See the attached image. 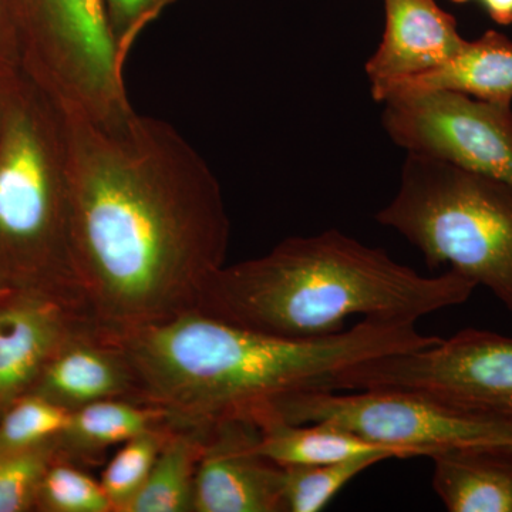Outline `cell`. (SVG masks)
Instances as JSON below:
<instances>
[{
  "label": "cell",
  "instance_id": "obj_1",
  "mask_svg": "<svg viewBox=\"0 0 512 512\" xmlns=\"http://www.w3.org/2000/svg\"><path fill=\"white\" fill-rule=\"evenodd\" d=\"M66 126L89 318L119 335L194 311L231 235L210 165L170 123L134 110L109 121L66 116Z\"/></svg>",
  "mask_w": 512,
  "mask_h": 512
},
{
  "label": "cell",
  "instance_id": "obj_2",
  "mask_svg": "<svg viewBox=\"0 0 512 512\" xmlns=\"http://www.w3.org/2000/svg\"><path fill=\"white\" fill-rule=\"evenodd\" d=\"M109 336L133 372L134 400L185 424L255 423L293 394L338 390L340 373L357 363L440 340L416 323L379 319L326 338L284 339L198 311Z\"/></svg>",
  "mask_w": 512,
  "mask_h": 512
},
{
  "label": "cell",
  "instance_id": "obj_3",
  "mask_svg": "<svg viewBox=\"0 0 512 512\" xmlns=\"http://www.w3.org/2000/svg\"><path fill=\"white\" fill-rule=\"evenodd\" d=\"M476 288L451 269L421 276L382 249L329 229L222 266L194 311L276 338L308 340L342 332L352 316L416 323L463 305Z\"/></svg>",
  "mask_w": 512,
  "mask_h": 512
},
{
  "label": "cell",
  "instance_id": "obj_4",
  "mask_svg": "<svg viewBox=\"0 0 512 512\" xmlns=\"http://www.w3.org/2000/svg\"><path fill=\"white\" fill-rule=\"evenodd\" d=\"M33 295L87 315L73 247L66 116L8 80L0 133V298Z\"/></svg>",
  "mask_w": 512,
  "mask_h": 512
},
{
  "label": "cell",
  "instance_id": "obj_5",
  "mask_svg": "<svg viewBox=\"0 0 512 512\" xmlns=\"http://www.w3.org/2000/svg\"><path fill=\"white\" fill-rule=\"evenodd\" d=\"M376 220L402 234L430 268L447 265L512 315V185L407 153L399 191Z\"/></svg>",
  "mask_w": 512,
  "mask_h": 512
},
{
  "label": "cell",
  "instance_id": "obj_6",
  "mask_svg": "<svg viewBox=\"0 0 512 512\" xmlns=\"http://www.w3.org/2000/svg\"><path fill=\"white\" fill-rule=\"evenodd\" d=\"M6 6L25 36L37 87L66 116L107 121L133 111L103 0H6Z\"/></svg>",
  "mask_w": 512,
  "mask_h": 512
},
{
  "label": "cell",
  "instance_id": "obj_7",
  "mask_svg": "<svg viewBox=\"0 0 512 512\" xmlns=\"http://www.w3.org/2000/svg\"><path fill=\"white\" fill-rule=\"evenodd\" d=\"M265 416L293 424H332L399 448L409 458L464 448L512 453V421L488 419L404 390L293 394L279 400Z\"/></svg>",
  "mask_w": 512,
  "mask_h": 512
},
{
  "label": "cell",
  "instance_id": "obj_8",
  "mask_svg": "<svg viewBox=\"0 0 512 512\" xmlns=\"http://www.w3.org/2000/svg\"><path fill=\"white\" fill-rule=\"evenodd\" d=\"M404 390L512 421V338L464 329L427 348L376 357L338 376V390Z\"/></svg>",
  "mask_w": 512,
  "mask_h": 512
},
{
  "label": "cell",
  "instance_id": "obj_9",
  "mask_svg": "<svg viewBox=\"0 0 512 512\" xmlns=\"http://www.w3.org/2000/svg\"><path fill=\"white\" fill-rule=\"evenodd\" d=\"M384 130L407 153L512 185V106L423 90L383 101Z\"/></svg>",
  "mask_w": 512,
  "mask_h": 512
},
{
  "label": "cell",
  "instance_id": "obj_10",
  "mask_svg": "<svg viewBox=\"0 0 512 512\" xmlns=\"http://www.w3.org/2000/svg\"><path fill=\"white\" fill-rule=\"evenodd\" d=\"M251 420L211 424L195 476L192 512H284L285 467L258 451Z\"/></svg>",
  "mask_w": 512,
  "mask_h": 512
},
{
  "label": "cell",
  "instance_id": "obj_11",
  "mask_svg": "<svg viewBox=\"0 0 512 512\" xmlns=\"http://www.w3.org/2000/svg\"><path fill=\"white\" fill-rule=\"evenodd\" d=\"M89 323L83 313L40 296L0 298V414L32 392L60 346Z\"/></svg>",
  "mask_w": 512,
  "mask_h": 512
},
{
  "label": "cell",
  "instance_id": "obj_12",
  "mask_svg": "<svg viewBox=\"0 0 512 512\" xmlns=\"http://www.w3.org/2000/svg\"><path fill=\"white\" fill-rule=\"evenodd\" d=\"M382 42L366 63L373 99L409 77L436 69L456 56L466 39L457 20L436 0H383Z\"/></svg>",
  "mask_w": 512,
  "mask_h": 512
},
{
  "label": "cell",
  "instance_id": "obj_13",
  "mask_svg": "<svg viewBox=\"0 0 512 512\" xmlns=\"http://www.w3.org/2000/svg\"><path fill=\"white\" fill-rule=\"evenodd\" d=\"M30 393L73 412L100 400H134L136 384L120 346L89 323L60 346Z\"/></svg>",
  "mask_w": 512,
  "mask_h": 512
},
{
  "label": "cell",
  "instance_id": "obj_14",
  "mask_svg": "<svg viewBox=\"0 0 512 512\" xmlns=\"http://www.w3.org/2000/svg\"><path fill=\"white\" fill-rule=\"evenodd\" d=\"M423 90H453L511 106L512 40L497 30H487L476 40H466L456 56L436 69L392 84L377 101Z\"/></svg>",
  "mask_w": 512,
  "mask_h": 512
},
{
  "label": "cell",
  "instance_id": "obj_15",
  "mask_svg": "<svg viewBox=\"0 0 512 512\" xmlns=\"http://www.w3.org/2000/svg\"><path fill=\"white\" fill-rule=\"evenodd\" d=\"M433 490L450 512H512V453L446 450L431 454Z\"/></svg>",
  "mask_w": 512,
  "mask_h": 512
},
{
  "label": "cell",
  "instance_id": "obj_16",
  "mask_svg": "<svg viewBox=\"0 0 512 512\" xmlns=\"http://www.w3.org/2000/svg\"><path fill=\"white\" fill-rule=\"evenodd\" d=\"M255 424L259 427V453L282 467L320 466L373 454L409 458L399 448L367 440L332 424H293L275 416L261 417Z\"/></svg>",
  "mask_w": 512,
  "mask_h": 512
},
{
  "label": "cell",
  "instance_id": "obj_17",
  "mask_svg": "<svg viewBox=\"0 0 512 512\" xmlns=\"http://www.w3.org/2000/svg\"><path fill=\"white\" fill-rule=\"evenodd\" d=\"M173 421L171 414L150 404L128 399L100 400L70 413L56 446L62 460L92 463L107 448Z\"/></svg>",
  "mask_w": 512,
  "mask_h": 512
},
{
  "label": "cell",
  "instance_id": "obj_18",
  "mask_svg": "<svg viewBox=\"0 0 512 512\" xmlns=\"http://www.w3.org/2000/svg\"><path fill=\"white\" fill-rule=\"evenodd\" d=\"M210 426L175 424L127 512H192L195 476Z\"/></svg>",
  "mask_w": 512,
  "mask_h": 512
},
{
  "label": "cell",
  "instance_id": "obj_19",
  "mask_svg": "<svg viewBox=\"0 0 512 512\" xmlns=\"http://www.w3.org/2000/svg\"><path fill=\"white\" fill-rule=\"evenodd\" d=\"M175 424L177 421L126 441L104 468L100 484L113 512H127L136 500Z\"/></svg>",
  "mask_w": 512,
  "mask_h": 512
},
{
  "label": "cell",
  "instance_id": "obj_20",
  "mask_svg": "<svg viewBox=\"0 0 512 512\" xmlns=\"http://www.w3.org/2000/svg\"><path fill=\"white\" fill-rule=\"evenodd\" d=\"M390 458L373 454L311 467H285L286 512H318L353 478Z\"/></svg>",
  "mask_w": 512,
  "mask_h": 512
},
{
  "label": "cell",
  "instance_id": "obj_21",
  "mask_svg": "<svg viewBox=\"0 0 512 512\" xmlns=\"http://www.w3.org/2000/svg\"><path fill=\"white\" fill-rule=\"evenodd\" d=\"M70 413L39 394H25L0 414V451L52 443L69 423Z\"/></svg>",
  "mask_w": 512,
  "mask_h": 512
},
{
  "label": "cell",
  "instance_id": "obj_22",
  "mask_svg": "<svg viewBox=\"0 0 512 512\" xmlns=\"http://www.w3.org/2000/svg\"><path fill=\"white\" fill-rule=\"evenodd\" d=\"M60 458L56 440L25 450L0 451V512L35 510L42 478Z\"/></svg>",
  "mask_w": 512,
  "mask_h": 512
},
{
  "label": "cell",
  "instance_id": "obj_23",
  "mask_svg": "<svg viewBox=\"0 0 512 512\" xmlns=\"http://www.w3.org/2000/svg\"><path fill=\"white\" fill-rule=\"evenodd\" d=\"M35 510L46 512H113L103 487L77 464L56 460L37 491Z\"/></svg>",
  "mask_w": 512,
  "mask_h": 512
},
{
  "label": "cell",
  "instance_id": "obj_24",
  "mask_svg": "<svg viewBox=\"0 0 512 512\" xmlns=\"http://www.w3.org/2000/svg\"><path fill=\"white\" fill-rule=\"evenodd\" d=\"M121 66L140 33L168 8V0H103Z\"/></svg>",
  "mask_w": 512,
  "mask_h": 512
},
{
  "label": "cell",
  "instance_id": "obj_25",
  "mask_svg": "<svg viewBox=\"0 0 512 512\" xmlns=\"http://www.w3.org/2000/svg\"><path fill=\"white\" fill-rule=\"evenodd\" d=\"M15 28L10 19L6 0H0V79L12 77L13 55H15Z\"/></svg>",
  "mask_w": 512,
  "mask_h": 512
},
{
  "label": "cell",
  "instance_id": "obj_26",
  "mask_svg": "<svg viewBox=\"0 0 512 512\" xmlns=\"http://www.w3.org/2000/svg\"><path fill=\"white\" fill-rule=\"evenodd\" d=\"M493 22L500 26L512 25V0H480Z\"/></svg>",
  "mask_w": 512,
  "mask_h": 512
},
{
  "label": "cell",
  "instance_id": "obj_27",
  "mask_svg": "<svg viewBox=\"0 0 512 512\" xmlns=\"http://www.w3.org/2000/svg\"><path fill=\"white\" fill-rule=\"evenodd\" d=\"M8 79H0V133H2L3 113H5V93Z\"/></svg>",
  "mask_w": 512,
  "mask_h": 512
},
{
  "label": "cell",
  "instance_id": "obj_28",
  "mask_svg": "<svg viewBox=\"0 0 512 512\" xmlns=\"http://www.w3.org/2000/svg\"><path fill=\"white\" fill-rule=\"evenodd\" d=\"M450 2L456 3V5H466V3L471 2V0H450Z\"/></svg>",
  "mask_w": 512,
  "mask_h": 512
},
{
  "label": "cell",
  "instance_id": "obj_29",
  "mask_svg": "<svg viewBox=\"0 0 512 512\" xmlns=\"http://www.w3.org/2000/svg\"><path fill=\"white\" fill-rule=\"evenodd\" d=\"M175 2H177V0H168V5H173Z\"/></svg>",
  "mask_w": 512,
  "mask_h": 512
}]
</instances>
